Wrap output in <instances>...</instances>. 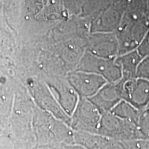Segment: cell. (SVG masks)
Returning a JSON list of instances; mask_svg holds the SVG:
<instances>
[{"mask_svg":"<svg viewBox=\"0 0 149 149\" xmlns=\"http://www.w3.org/2000/svg\"><path fill=\"white\" fill-rule=\"evenodd\" d=\"M137 121V127L141 137L149 139V107L143 110Z\"/></svg>","mask_w":149,"mask_h":149,"instance_id":"obj_1","label":"cell"}]
</instances>
